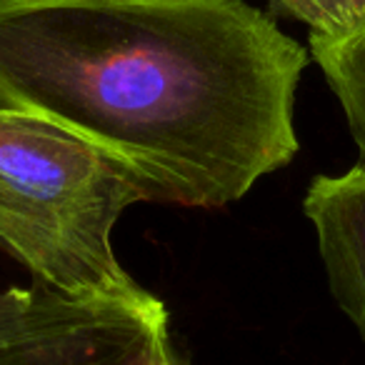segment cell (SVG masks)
Instances as JSON below:
<instances>
[{"mask_svg":"<svg viewBox=\"0 0 365 365\" xmlns=\"http://www.w3.org/2000/svg\"><path fill=\"white\" fill-rule=\"evenodd\" d=\"M305 66L245 0H0V108L103 148L150 203L225 208L290 165Z\"/></svg>","mask_w":365,"mask_h":365,"instance_id":"6da1fadb","label":"cell"},{"mask_svg":"<svg viewBox=\"0 0 365 365\" xmlns=\"http://www.w3.org/2000/svg\"><path fill=\"white\" fill-rule=\"evenodd\" d=\"M150 203L118 158L41 115L0 108V245L53 293L155 310L113 250L123 210Z\"/></svg>","mask_w":365,"mask_h":365,"instance_id":"7a4b0ae2","label":"cell"},{"mask_svg":"<svg viewBox=\"0 0 365 365\" xmlns=\"http://www.w3.org/2000/svg\"><path fill=\"white\" fill-rule=\"evenodd\" d=\"M168 308L81 303L56 293L48 308L0 340V365H165Z\"/></svg>","mask_w":365,"mask_h":365,"instance_id":"3957f363","label":"cell"},{"mask_svg":"<svg viewBox=\"0 0 365 365\" xmlns=\"http://www.w3.org/2000/svg\"><path fill=\"white\" fill-rule=\"evenodd\" d=\"M303 210L318 235L330 293L365 343V168L313 178Z\"/></svg>","mask_w":365,"mask_h":365,"instance_id":"277c9868","label":"cell"},{"mask_svg":"<svg viewBox=\"0 0 365 365\" xmlns=\"http://www.w3.org/2000/svg\"><path fill=\"white\" fill-rule=\"evenodd\" d=\"M308 51L343 108L358 145V165L365 168V21L340 36L310 33Z\"/></svg>","mask_w":365,"mask_h":365,"instance_id":"5b68a950","label":"cell"},{"mask_svg":"<svg viewBox=\"0 0 365 365\" xmlns=\"http://www.w3.org/2000/svg\"><path fill=\"white\" fill-rule=\"evenodd\" d=\"M313 36H340L365 21V0H273Z\"/></svg>","mask_w":365,"mask_h":365,"instance_id":"8992f818","label":"cell"},{"mask_svg":"<svg viewBox=\"0 0 365 365\" xmlns=\"http://www.w3.org/2000/svg\"><path fill=\"white\" fill-rule=\"evenodd\" d=\"M53 295L56 293L48 290L46 285L31 290H0V340L23 330L33 318H38L48 308Z\"/></svg>","mask_w":365,"mask_h":365,"instance_id":"52a82bcc","label":"cell"},{"mask_svg":"<svg viewBox=\"0 0 365 365\" xmlns=\"http://www.w3.org/2000/svg\"><path fill=\"white\" fill-rule=\"evenodd\" d=\"M165 365H188V363H185V358H182V355L178 353L175 348H173V350H170V355H168V363H165Z\"/></svg>","mask_w":365,"mask_h":365,"instance_id":"ba28073f","label":"cell"}]
</instances>
